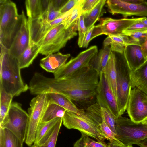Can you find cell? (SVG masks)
Wrapping results in <instances>:
<instances>
[{
  "instance_id": "obj_16",
  "label": "cell",
  "mask_w": 147,
  "mask_h": 147,
  "mask_svg": "<svg viewBox=\"0 0 147 147\" xmlns=\"http://www.w3.org/2000/svg\"><path fill=\"white\" fill-rule=\"evenodd\" d=\"M21 22L9 52L17 59L30 44V37L28 19L22 11Z\"/></svg>"
},
{
  "instance_id": "obj_18",
  "label": "cell",
  "mask_w": 147,
  "mask_h": 147,
  "mask_svg": "<svg viewBox=\"0 0 147 147\" xmlns=\"http://www.w3.org/2000/svg\"><path fill=\"white\" fill-rule=\"evenodd\" d=\"M70 56V54H63L60 52L50 54L41 59L40 65L47 72L54 74L66 63Z\"/></svg>"
},
{
  "instance_id": "obj_27",
  "label": "cell",
  "mask_w": 147,
  "mask_h": 147,
  "mask_svg": "<svg viewBox=\"0 0 147 147\" xmlns=\"http://www.w3.org/2000/svg\"><path fill=\"white\" fill-rule=\"evenodd\" d=\"M0 128V147H23V143L12 132Z\"/></svg>"
},
{
  "instance_id": "obj_35",
  "label": "cell",
  "mask_w": 147,
  "mask_h": 147,
  "mask_svg": "<svg viewBox=\"0 0 147 147\" xmlns=\"http://www.w3.org/2000/svg\"><path fill=\"white\" fill-rule=\"evenodd\" d=\"M78 27L79 35L78 45L81 48L82 47L84 40L87 30L85 26L84 15L82 14L80 15L78 19Z\"/></svg>"
},
{
  "instance_id": "obj_38",
  "label": "cell",
  "mask_w": 147,
  "mask_h": 147,
  "mask_svg": "<svg viewBox=\"0 0 147 147\" xmlns=\"http://www.w3.org/2000/svg\"><path fill=\"white\" fill-rule=\"evenodd\" d=\"M100 0H82L80 12L81 14L87 13L91 10Z\"/></svg>"
},
{
  "instance_id": "obj_44",
  "label": "cell",
  "mask_w": 147,
  "mask_h": 147,
  "mask_svg": "<svg viewBox=\"0 0 147 147\" xmlns=\"http://www.w3.org/2000/svg\"><path fill=\"white\" fill-rule=\"evenodd\" d=\"M68 1V0H50V2L53 7L56 10L59 11Z\"/></svg>"
},
{
  "instance_id": "obj_20",
  "label": "cell",
  "mask_w": 147,
  "mask_h": 147,
  "mask_svg": "<svg viewBox=\"0 0 147 147\" xmlns=\"http://www.w3.org/2000/svg\"><path fill=\"white\" fill-rule=\"evenodd\" d=\"M132 89L136 87L147 95V60L139 68L131 72Z\"/></svg>"
},
{
  "instance_id": "obj_1",
  "label": "cell",
  "mask_w": 147,
  "mask_h": 147,
  "mask_svg": "<svg viewBox=\"0 0 147 147\" xmlns=\"http://www.w3.org/2000/svg\"><path fill=\"white\" fill-rule=\"evenodd\" d=\"M99 81V74L90 65L61 79L48 77L37 72L30 81L29 90L34 95L60 94L81 107H88L94 103Z\"/></svg>"
},
{
  "instance_id": "obj_45",
  "label": "cell",
  "mask_w": 147,
  "mask_h": 147,
  "mask_svg": "<svg viewBox=\"0 0 147 147\" xmlns=\"http://www.w3.org/2000/svg\"><path fill=\"white\" fill-rule=\"evenodd\" d=\"M10 106L0 104V123H1L8 113Z\"/></svg>"
},
{
  "instance_id": "obj_33",
  "label": "cell",
  "mask_w": 147,
  "mask_h": 147,
  "mask_svg": "<svg viewBox=\"0 0 147 147\" xmlns=\"http://www.w3.org/2000/svg\"><path fill=\"white\" fill-rule=\"evenodd\" d=\"M102 119L116 134L115 119L111 113L107 109L101 107Z\"/></svg>"
},
{
  "instance_id": "obj_13",
  "label": "cell",
  "mask_w": 147,
  "mask_h": 147,
  "mask_svg": "<svg viewBox=\"0 0 147 147\" xmlns=\"http://www.w3.org/2000/svg\"><path fill=\"white\" fill-rule=\"evenodd\" d=\"M145 94L135 87L130 92L127 110L130 119L134 123H142L147 118V103L143 100Z\"/></svg>"
},
{
  "instance_id": "obj_23",
  "label": "cell",
  "mask_w": 147,
  "mask_h": 147,
  "mask_svg": "<svg viewBox=\"0 0 147 147\" xmlns=\"http://www.w3.org/2000/svg\"><path fill=\"white\" fill-rule=\"evenodd\" d=\"M40 48L38 44L30 43L29 46L17 59L21 69L28 67L32 63L39 53Z\"/></svg>"
},
{
  "instance_id": "obj_41",
  "label": "cell",
  "mask_w": 147,
  "mask_h": 147,
  "mask_svg": "<svg viewBox=\"0 0 147 147\" xmlns=\"http://www.w3.org/2000/svg\"><path fill=\"white\" fill-rule=\"evenodd\" d=\"M79 0H69L60 10L59 11L62 14L69 11L72 9L77 4Z\"/></svg>"
},
{
  "instance_id": "obj_31",
  "label": "cell",
  "mask_w": 147,
  "mask_h": 147,
  "mask_svg": "<svg viewBox=\"0 0 147 147\" xmlns=\"http://www.w3.org/2000/svg\"><path fill=\"white\" fill-rule=\"evenodd\" d=\"M63 123V118H60L50 136L42 145L37 147H55L59 133Z\"/></svg>"
},
{
  "instance_id": "obj_25",
  "label": "cell",
  "mask_w": 147,
  "mask_h": 147,
  "mask_svg": "<svg viewBox=\"0 0 147 147\" xmlns=\"http://www.w3.org/2000/svg\"><path fill=\"white\" fill-rule=\"evenodd\" d=\"M49 103L57 104L67 111L78 113L80 109L69 98L62 94L56 93H47Z\"/></svg>"
},
{
  "instance_id": "obj_17",
  "label": "cell",
  "mask_w": 147,
  "mask_h": 147,
  "mask_svg": "<svg viewBox=\"0 0 147 147\" xmlns=\"http://www.w3.org/2000/svg\"><path fill=\"white\" fill-rule=\"evenodd\" d=\"M124 55L129 67L133 72L141 67L147 61L139 45L129 44L125 47Z\"/></svg>"
},
{
  "instance_id": "obj_30",
  "label": "cell",
  "mask_w": 147,
  "mask_h": 147,
  "mask_svg": "<svg viewBox=\"0 0 147 147\" xmlns=\"http://www.w3.org/2000/svg\"><path fill=\"white\" fill-rule=\"evenodd\" d=\"M90 137L81 133L80 138L75 142L73 147H109L104 142L96 141Z\"/></svg>"
},
{
  "instance_id": "obj_15",
  "label": "cell",
  "mask_w": 147,
  "mask_h": 147,
  "mask_svg": "<svg viewBox=\"0 0 147 147\" xmlns=\"http://www.w3.org/2000/svg\"><path fill=\"white\" fill-rule=\"evenodd\" d=\"M109 12L114 15L121 14L125 18L136 16H147V1L140 4H135L124 0H108L106 1Z\"/></svg>"
},
{
  "instance_id": "obj_9",
  "label": "cell",
  "mask_w": 147,
  "mask_h": 147,
  "mask_svg": "<svg viewBox=\"0 0 147 147\" xmlns=\"http://www.w3.org/2000/svg\"><path fill=\"white\" fill-rule=\"evenodd\" d=\"M47 93L37 95L30 103L28 109L29 120L25 142L28 146L34 142L38 126L47 107L49 104Z\"/></svg>"
},
{
  "instance_id": "obj_42",
  "label": "cell",
  "mask_w": 147,
  "mask_h": 147,
  "mask_svg": "<svg viewBox=\"0 0 147 147\" xmlns=\"http://www.w3.org/2000/svg\"><path fill=\"white\" fill-rule=\"evenodd\" d=\"M94 26L88 29L83 43L82 47L87 48L91 40V38L93 30L94 28Z\"/></svg>"
},
{
  "instance_id": "obj_22",
  "label": "cell",
  "mask_w": 147,
  "mask_h": 147,
  "mask_svg": "<svg viewBox=\"0 0 147 147\" xmlns=\"http://www.w3.org/2000/svg\"><path fill=\"white\" fill-rule=\"evenodd\" d=\"M111 52L109 46L104 47L91 60L89 65L92 67L99 75L103 72Z\"/></svg>"
},
{
  "instance_id": "obj_21",
  "label": "cell",
  "mask_w": 147,
  "mask_h": 147,
  "mask_svg": "<svg viewBox=\"0 0 147 147\" xmlns=\"http://www.w3.org/2000/svg\"><path fill=\"white\" fill-rule=\"evenodd\" d=\"M60 118H56L45 123H40L37 129L33 144L37 146L43 144L53 132L57 123Z\"/></svg>"
},
{
  "instance_id": "obj_32",
  "label": "cell",
  "mask_w": 147,
  "mask_h": 147,
  "mask_svg": "<svg viewBox=\"0 0 147 147\" xmlns=\"http://www.w3.org/2000/svg\"><path fill=\"white\" fill-rule=\"evenodd\" d=\"M82 1V0H79L77 4L73 8L70 16L67 19L63 22L65 29H67L74 23L78 20L81 14L80 9Z\"/></svg>"
},
{
  "instance_id": "obj_5",
  "label": "cell",
  "mask_w": 147,
  "mask_h": 147,
  "mask_svg": "<svg viewBox=\"0 0 147 147\" xmlns=\"http://www.w3.org/2000/svg\"><path fill=\"white\" fill-rule=\"evenodd\" d=\"M116 56L117 97V101L120 116L127 109L132 89L131 71L125 58L124 53H117Z\"/></svg>"
},
{
  "instance_id": "obj_14",
  "label": "cell",
  "mask_w": 147,
  "mask_h": 147,
  "mask_svg": "<svg viewBox=\"0 0 147 147\" xmlns=\"http://www.w3.org/2000/svg\"><path fill=\"white\" fill-rule=\"evenodd\" d=\"M67 12L53 20L48 22L41 18L34 20L28 19L30 37V43L39 45L47 33L52 28L63 22L69 16Z\"/></svg>"
},
{
  "instance_id": "obj_4",
  "label": "cell",
  "mask_w": 147,
  "mask_h": 147,
  "mask_svg": "<svg viewBox=\"0 0 147 147\" xmlns=\"http://www.w3.org/2000/svg\"><path fill=\"white\" fill-rule=\"evenodd\" d=\"M78 20L67 29L65 28L63 22L50 30L39 45V53L47 56L64 47L68 40L77 35Z\"/></svg>"
},
{
  "instance_id": "obj_39",
  "label": "cell",
  "mask_w": 147,
  "mask_h": 147,
  "mask_svg": "<svg viewBox=\"0 0 147 147\" xmlns=\"http://www.w3.org/2000/svg\"><path fill=\"white\" fill-rule=\"evenodd\" d=\"M98 125L106 139L110 141L116 138L115 134L113 132L104 120Z\"/></svg>"
},
{
  "instance_id": "obj_8",
  "label": "cell",
  "mask_w": 147,
  "mask_h": 147,
  "mask_svg": "<svg viewBox=\"0 0 147 147\" xmlns=\"http://www.w3.org/2000/svg\"><path fill=\"white\" fill-rule=\"evenodd\" d=\"M29 116L17 102L11 103L8 112L0 127L7 129L14 134L23 143L25 141L27 132Z\"/></svg>"
},
{
  "instance_id": "obj_7",
  "label": "cell",
  "mask_w": 147,
  "mask_h": 147,
  "mask_svg": "<svg viewBox=\"0 0 147 147\" xmlns=\"http://www.w3.org/2000/svg\"><path fill=\"white\" fill-rule=\"evenodd\" d=\"M115 129L116 138L126 145H138L147 138V124L135 123L122 116L115 120Z\"/></svg>"
},
{
  "instance_id": "obj_43",
  "label": "cell",
  "mask_w": 147,
  "mask_h": 147,
  "mask_svg": "<svg viewBox=\"0 0 147 147\" xmlns=\"http://www.w3.org/2000/svg\"><path fill=\"white\" fill-rule=\"evenodd\" d=\"M109 141L108 144L109 147H133L132 145L124 144L116 138Z\"/></svg>"
},
{
  "instance_id": "obj_47",
  "label": "cell",
  "mask_w": 147,
  "mask_h": 147,
  "mask_svg": "<svg viewBox=\"0 0 147 147\" xmlns=\"http://www.w3.org/2000/svg\"><path fill=\"white\" fill-rule=\"evenodd\" d=\"M127 2L135 4H140L146 2V1L143 0H124Z\"/></svg>"
},
{
  "instance_id": "obj_3",
  "label": "cell",
  "mask_w": 147,
  "mask_h": 147,
  "mask_svg": "<svg viewBox=\"0 0 147 147\" xmlns=\"http://www.w3.org/2000/svg\"><path fill=\"white\" fill-rule=\"evenodd\" d=\"M22 18L14 3L10 0H0V46L9 49Z\"/></svg>"
},
{
  "instance_id": "obj_37",
  "label": "cell",
  "mask_w": 147,
  "mask_h": 147,
  "mask_svg": "<svg viewBox=\"0 0 147 147\" xmlns=\"http://www.w3.org/2000/svg\"><path fill=\"white\" fill-rule=\"evenodd\" d=\"M141 20L136 22L125 29L123 32V34L128 35L136 32L147 31V26L142 23Z\"/></svg>"
},
{
  "instance_id": "obj_34",
  "label": "cell",
  "mask_w": 147,
  "mask_h": 147,
  "mask_svg": "<svg viewBox=\"0 0 147 147\" xmlns=\"http://www.w3.org/2000/svg\"><path fill=\"white\" fill-rule=\"evenodd\" d=\"M127 36L129 38L128 45L134 44L141 46L147 37V31L136 32Z\"/></svg>"
},
{
  "instance_id": "obj_19",
  "label": "cell",
  "mask_w": 147,
  "mask_h": 147,
  "mask_svg": "<svg viewBox=\"0 0 147 147\" xmlns=\"http://www.w3.org/2000/svg\"><path fill=\"white\" fill-rule=\"evenodd\" d=\"M116 63V54L112 51L107 64L103 73L117 100V73Z\"/></svg>"
},
{
  "instance_id": "obj_26",
  "label": "cell",
  "mask_w": 147,
  "mask_h": 147,
  "mask_svg": "<svg viewBox=\"0 0 147 147\" xmlns=\"http://www.w3.org/2000/svg\"><path fill=\"white\" fill-rule=\"evenodd\" d=\"M25 4L28 19H39L45 11L42 0H26Z\"/></svg>"
},
{
  "instance_id": "obj_48",
  "label": "cell",
  "mask_w": 147,
  "mask_h": 147,
  "mask_svg": "<svg viewBox=\"0 0 147 147\" xmlns=\"http://www.w3.org/2000/svg\"><path fill=\"white\" fill-rule=\"evenodd\" d=\"M143 100L145 102L147 103V95L145 94L144 96ZM141 123L143 124H147V118L144 120Z\"/></svg>"
},
{
  "instance_id": "obj_28",
  "label": "cell",
  "mask_w": 147,
  "mask_h": 147,
  "mask_svg": "<svg viewBox=\"0 0 147 147\" xmlns=\"http://www.w3.org/2000/svg\"><path fill=\"white\" fill-rule=\"evenodd\" d=\"M66 111V109L57 104L49 103L40 123H47L57 117L63 118Z\"/></svg>"
},
{
  "instance_id": "obj_10",
  "label": "cell",
  "mask_w": 147,
  "mask_h": 147,
  "mask_svg": "<svg viewBox=\"0 0 147 147\" xmlns=\"http://www.w3.org/2000/svg\"><path fill=\"white\" fill-rule=\"evenodd\" d=\"M142 18H124L119 19L109 17L101 18L100 23L94 26L91 40L103 34L108 36L124 35L123 32L125 29L141 20Z\"/></svg>"
},
{
  "instance_id": "obj_24",
  "label": "cell",
  "mask_w": 147,
  "mask_h": 147,
  "mask_svg": "<svg viewBox=\"0 0 147 147\" xmlns=\"http://www.w3.org/2000/svg\"><path fill=\"white\" fill-rule=\"evenodd\" d=\"M128 36L124 34L116 36H109L104 40L103 44L104 47L110 45L112 51L123 53L125 47L129 42Z\"/></svg>"
},
{
  "instance_id": "obj_40",
  "label": "cell",
  "mask_w": 147,
  "mask_h": 147,
  "mask_svg": "<svg viewBox=\"0 0 147 147\" xmlns=\"http://www.w3.org/2000/svg\"><path fill=\"white\" fill-rule=\"evenodd\" d=\"M13 97L6 92L0 86V104L10 106Z\"/></svg>"
},
{
  "instance_id": "obj_2",
  "label": "cell",
  "mask_w": 147,
  "mask_h": 147,
  "mask_svg": "<svg viewBox=\"0 0 147 147\" xmlns=\"http://www.w3.org/2000/svg\"><path fill=\"white\" fill-rule=\"evenodd\" d=\"M0 86L13 97L29 90L23 82L18 59L9 50L0 46Z\"/></svg>"
},
{
  "instance_id": "obj_6",
  "label": "cell",
  "mask_w": 147,
  "mask_h": 147,
  "mask_svg": "<svg viewBox=\"0 0 147 147\" xmlns=\"http://www.w3.org/2000/svg\"><path fill=\"white\" fill-rule=\"evenodd\" d=\"M64 125L69 129H75L97 141L104 142L106 138L98 125L88 116L83 109L78 113L66 111L63 118Z\"/></svg>"
},
{
  "instance_id": "obj_50",
  "label": "cell",
  "mask_w": 147,
  "mask_h": 147,
  "mask_svg": "<svg viewBox=\"0 0 147 147\" xmlns=\"http://www.w3.org/2000/svg\"><path fill=\"white\" fill-rule=\"evenodd\" d=\"M29 147H37L36 146V145L33 144L32 145H31L30 146H29Z\"/></svg>"
},
{
  "instance_id": "obj_46",
  "label": "cell",
  "mask_w": 147,
  "mask_h": 147,
  "mask_svg": "<svg viewBox=\"0 0 147 147\" xmlns=\"http://www.w3.org/2000/svg\"><path fill=\"white\" fill-rule=\"evenodd\" d=\"M140 46L144 57L147 59V37Z\"/></svg>"
},
{
  "instance_id": "obj_49",
  "label": "cell",
  "mask_w": 147,
  "mask_h": 147,
  "mask_svg": "<svg viewBox=\"0 0 147 147\" xmlns=\"http://www.w3.org/2000/svg\"><path fill=\"white\" fill-rule=\"evenodd\" d=\"M141 21L144 24L147 26V17H142Z\"/></svg>"
},
{
  "instance_id": "obj_12",
  "label": "cell",
  "mask_w": 147,
  "mask_h": 147,
  "mask_svg": "<svg viewBox=\"0 0 147 147\" xmlns=\"http://www.w3.org/2000/svg\"><path fill=\"white\" fill-rule=\"evenodd\" d=\"M96 91V102L101 107L108 110L116 120L121 116L117 100L103 73L99 75V81Z\"/></svg>"
},
{
  "instance_id": "obj_29",
  "label": "cell",
  "mask_w": 147,
  "mask_h": 147,
  "mask_svg": "<svg viewBox=\"0 0 147 147\" xmlns=\"http://www.w3.org/2000/svg\"><path fill=\"white\" fill-rule=\"evenodd\" d=\"M106 1V0H100L91 10L83 14L85 26L87 29L94 26L99 18Z\"/></svg>"
},
{
  "instance_id": "obj_36",
  "label": "cell",
  "mask_w": 147,
  "mask_h": 147,
  "mask_svg": "<svg viewBox=\"0 0 147 147\" xmlns=\"http://www.w3.org/2000/svg\"><path fill=\"white\" fill-rule=\"evenodd\" d=\"M62 14L59 11L56 10L53 7L50 0L49 4L47 10L40 18L45 21L49 22L55 20Z\"/></svg>"
},
{
  "instance_id": "obj_11",
  "label": "cell",
  "mask_w": 147,
  "mask_h": 147,
  "mask_svg": "<svg viewBox=\"0 0 147 147\" xmlns=\"http://www.w3.org/2000/svg\"><path fill=\"white\" fill-rule=\"evenodd\" d=\"M98 47L94 45L80 53L53 74L54 78L63 79L83 68L89 66L92 58L98 53Z\"/></svg>"
}]
</instances>
